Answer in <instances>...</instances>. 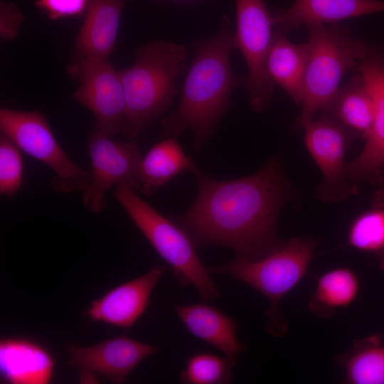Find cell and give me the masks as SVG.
I'll list each match as a JSON object with an SVG mask.
<instances>
[{"instance_id": "1", "label": "cell", "mask_w": 384, "mask_h": 384, "mask_svg": "<svg viewBox=\"0 0 384 384\" xmlns=\"http://www.w3.org/2000/svg\"><path fill=\"white\" fill-rule=\"evenodd\" d=\"M190 172L197 196L176 223L196 246H224L254 260L279 244L276 223L289 187L278 157L256 173L233 180L212 178L194 164Z\"/></svg>"}, {"instance_id": "2", "label": "cell", "mask_w": 384, "mask_h": 384, "mask_svg": "<svg viewBox=\"0 0 384 384\" xmlns=\"http://www.w3.org/2000/svg\"><path fill=\"white\" fill-rule=\"evenodd\" d=\"M230 21L225 16L219 31L196 45L176 109L161 119L162 134L176 137L185 130L199 149L210 139L225 114L233 92L247 85V78L234 74L230 63L233 46Z\"/></svg>"}, {"instance_id": "3", "label": "cell", "mask_w": 384, "mask_h": 384, "mask_svg": "<svg viewBox=\"0 0 384 384\" xmlns=\"http://www.w3.org/2000/svg\"><path fill=\"white\" fill-rule=\"evenodd\" d=\"M188 53L182 45L157 40L138 48L135 60L119 70L124 91V134L137 138L165 112L178 93L176 80L186 72Z\"/></svg>"}, {"instance_id": "4", "label": "cell", "mask_w": 384, "mask_h": 384, "mask_svg": "<svg viewBox=\"0 0 384 384\" xmlns=\"http://www.w3.org/2000/svg\"><path fill=\"white\" fill-rule=\"evenodd\" d=\"M316 245V240L312 238H292L279 243L260 258L252 260L238 255L227 264L208 270L210 273L232 276L265 296L270 302L266 311V330L272 336L279 337L287 329L279 303L307 274Z\"/></svg>"}, {"instance_id": "5", "label": "cell", "mask_w": 384, "mask_h": 384, "mask_svg": "<svg viewBox=\"0 0 384 384\" xmlns=\"http://www.w3.org/2000/svg\"><path fill=\"white\" fill-rule=\"evenodd\" d=\"M307 27L310 53L304 78L302 112L293 124L294 130L304 129L316 112L328 104L338 90L343 76L355 70L368 46L339 23Z\"/></svg>"}, {"instance_id": "6", "label": "cell", "mask_w": 384, "mask_h": 384, "mask_svg": "<svg viewBox=\"0 0 384 384\" xmlns=\"http://www.w3.org/2000/svg\"><path fill=\"white\" fill-rule=\"evenodd\" d=\"M115 198L157 254L169 265L181 284L193 285L204 302L219 297L196 245L181 226L159 213L128 186L117 187Z\"/></svg>"}, {"instance_id": "7", "label": "cell", "mask_w": 384, "mask_h": 384, "mask_svg": "<svg viewBox=\"0 0 384 384\" xmlns=\"http://www.w3.org/2000/svg\"><path fill=\"white\" fill-rule=\"evenodd\" d=\"M1 133L30 156L49 167L51 186L58 193L84 192L90 171L74 163L57 142L46 117L39 111L0 109Z\"/></svg>"}, {"instance_id": "8", "label": "cell", "mask_w": 384, "mask_h": 384, "mask_svg": "<svg viewBox=\"0 0 384 384\" xmlns=\"http://www.w3.org/2000/svg\"><path fill=\"white\" fill-rule=\"evenodd\" d=\"M235 7L233 46L247 66L250 105L254 112H261L269 107L275 85L266 69L273 38L272 16L263 0H235Z\"/></svg>"}, {"instance_id": "9", "label": "cell", "mask_w": 384, "mask_h": 384, "mask_svg": "<svg viewBox=\"0 0 384 384\" xmlns=\"http://www.w3.org/2000/svg\"><path fill=\"white\" fill-rule=\"evenodd\" d=\"M68 73L80 82L73 98L94 115V130L113 137L123 132L126 102L119 70L107 60L76 55Z\"/></svg>"}, {"instance_id": "10", "label": "cell", "mask_w": 384, "mask_h": 384, "mask_svg": "<svg viewBox=\"0 0 384 384\" xmlns=\"http://www.w3.org/2000/svg\"><path fill=\"white\" fill-rule=\"evenodd\" d=\"M91 161L90 181L83 192L82 203L92 213L105 207V193L114 186L139 187L142 156L134 142H117L93 130L87 140Z\"/></svg>"}, {"instance_id": "11", "label": "cell", "mask_w": 384, "mask_h": 384, "mask_svg": "<svg viewBox=\"0 0 384 384\" xmlns=\"http://www.w3.org/2000/svg\"><path fill=\"white\" fill-rule=\"evenodd\" d=\"M158 351L155 346L120 335L93 346H68V363L78 370L82 383H93L99 375L121 383L139 364Z\"/></svg>"}, {"instance_id": "12", "label": "cell", "mask_w": 384, "mask_h": 384, "mask_svg": "<svg viewBox=\"0 0 384 384\" xmlns=\"http://www.w3.org/2000/svg\"><path fill=\"white\" fill-rule=\"evenodd\" d=\"M363 77L374 102V122L361 154L345 166L348 180L383 182L384 169V49L368 46L367 53L355 69Z\"/></svg>"}, {"instance_id": "13", "label": "cell", "mask_w": 384, "mask_h": 384, "mask_svg": "<svg viewBox=\"0 0 384 384\" xmlns=\"http://www.w3.org/2000/svg\"><path fill=\"white\" fill-rule=\"evenodd\" d=\"M305 146L321 170L324 181L317 196L326 203L338 202L358 193L356 185L347 179L343 164L350 135L336 122L319 116L306 127Z\"/></svg>"}, {"instance_id": "14", "label": "cell", "mask_w": 384, "mask_h": 384, "mask_svg": "<svg viewBox=\"0 0 384 384\" xmlns=\"http://www.w3.org/2000/svg\"><path fill=\"white\" fill-rule=\"evenodd\" d=\"M166 270L164 265L154 267L146 274L110 289L92 301L84 315L93 321L124 329L132 328L145 313Z\"/></svg>"}, {"instance_id": "15", "label": "cell", "mask_w": 384, "mask_h": 384, "mask_svg": "<svg viewBox=\"0 0 384 384\" xmlns=\"http://www.w3.org/2000/svg\"><path fill=\"white\" fill-rule=\"evenodd\" d=\"M384 11L380 0H294L288 8L270 11L276 31L286 34L302 26L338 21Z\"/></svg>"}, {"instance_id": "16", "label": "cell", "mask_w": 384, "mask_h": 384, "mask_svg": "<svg viewBox=\"0 0 384 384\" xmlns=\"http://www.w3.org/2000/svg\"><path fill=\"white\" fill-rule=\"evenodd\" d=\"M55 361L41 343L23 337L0 340L1 380L10 384H48L53 375Z\"/></svg>"}, {"instance_id": "17", "label": "cell", "mask_w": 384, "mask_h": 384, "mask_svg": "<svg viewBox=\"0 0 384 384\" xmlns=\"http://www.w3.org/2000/svg\"><path fill=\"white\" fill-rule=\"evenodd\" d=\"M124 0H90L75 37L77 55L107 60L114 48Z\"/></svg>"}, {"instance_id": "18", "label": "cell", "mask_w": 384, "mask_h": 384, "mask_svg": "<svg viewBox=\"0 0 384 384\" xmlns=\"http://www.w3.org/2000/svg\"><path fill=\"white\" fill-rule=\"evenodd\" d=\"M176 313L187 331L225 356L236 357L245 351L238 338V325L218 308L206 303L177 305Z\"/></svg>"}, {"instance_id": "19", "label": "cell", "mask_w": 384, "mask_h": 384, "mask_svg": "<svg viewBox=\"0 0 384 384\" xmlns=\"http://www.w3.org/2000/svg\"><path fill=\"white\" fill-rule=\"evenodd\" d=\"M320 116L338 124L352 139L366 140L373 125L374 102L361 74L338 89Z\"/></svg>"}, {"instance_id": "20", "label": "cell", "mask_w": 384, "mask_h": 384, "mask_svg": "<svg viewBox=\"0 0 384 384\" xmlns=\"http://www.w3.org/2000/svg\"><path fill=\"white\" fill-rule=\"evenodd\" d=\"M310 53L307 43L296 44L286 34L273 31L266 61L267 72L298 105H301L305 70Z\"/></svg>"}, {"instance_id": "21", "label": "cell", "mask_w": 384, "mask_h": 384, "mask_svg": "<svg viewBox=\"0 0 384 384\" xmlns=\"http://www.w3.org/2000/svg\"><path fill=\"white\" fill-rule=\"evenodd\" d=\"M193 164L175 137L159 142L142 159L139 189L150 196L176 176L190 171Z\"/></svg>"}, {"instance_id": "22", "label": "cell", "mask_w": 384, "mask_h": 384, "mask_svg": "<svg viewBox=\"0 0 384 384\" xmlns=\"http://www.w3.org/2000/svg\"><path fill=\"white\" fill-rule=\"evenodd\" d=\"M359 290V279L352 270L334 268L318 278L308 306L312 313L329 318L336 309L350 306L356 299Z\"/></svg>"}, {"instance_id": "23", "label": "cell", "mask_w": 384, "mask_h": 384, "mask_svg": "<svg viewBox=\"0 0 384 384\" xmlns=\"http://www.w3.org/2000/svg\"><path fill=\"white\" fill-rule=\"evenodd\" d=\"M338 361L345 370L346 383L384 384V345L379 335L356 341Z\"/></svg>"}, {"instance_id": "24", "label": "cell", "mask_w": 384, "mask_h": 384, "mask_svg": "<svg viewBox=\"0 0 384 384\" xmlns=\"http://www.w3.org/2000/svg\"><path fill=\"white\" fill-rule=\"evenodd\" d=\"M236 357L220 356L201 352L189 357L180 373V380L186 384H226L232 381V370Z\"/></svg>"}, {"instance_id": "25", "label": "cell", "mask_w": 384, "mask_h": 384, "mask_svg": "<svg viewBox=\"0 0 384 384\" xmlns=\"http://www.w3.org/2000/svg\"><path fill=\"white\" fill-rule=\"evenodd\" d=\"M348 245L381 257L384 254V210L372 206L358 215L349 226Z\"/></svg>"}, {"instance_id": "26", "label": "cell", "mask_w": 384, "mask_h": 384, "mask_svg": "<svg viewBox=\"0 0 384 384\" xmlns=\"http://www.w3.org/2000/svg\"><path fill=\"white\" fill-rule=\"evenodd\" d=\"M21 150L4 134H0V194L14 197L23 181Z\"/></svg>"}, {"instance_id": "27", "label": "cell", "mask_w": 384, "mask_h": 384, "mask_svg": "<svg viewBox=\"0 0 384 384\" xmlns=\"http://www.w3.org/2000/svg\"><path fill=\"white\" fill-rule=\"evenodd\" d=\"M90 0H36V6L50 20L81 16Z\"/></svg>"}, {"instance_id": "28", "label": "cell", "mask_w": 384, "mask_h": 384, "mask_svg": "<svg viewBox=\"0 0 384 384\" xmlns=\"http://www.w3.org/2000/svg\"><path fill=\"white\" fill-rule=\"evenodd\" d=\"M24 16L16 4L12 2L0 4V35L5 40L16 37Z\"/></svg>"}, {"instance_id": "29", "label": "cell", "mask_w": 384, "mask_h": 384, "mask_svg": "<svg viewBox=\"0 0 384 384\" xmlns=\"http://www.w3.org/2000/svg\"><path fill=\"white\" fill-rule=\"evenodd\" d=\"M371 206L378 207L384 210V186H382L373 194L371 198ZM380 264L384 268V254L380 257Z\"/></svg>"}]
</instances>
